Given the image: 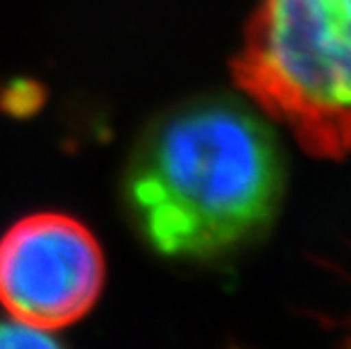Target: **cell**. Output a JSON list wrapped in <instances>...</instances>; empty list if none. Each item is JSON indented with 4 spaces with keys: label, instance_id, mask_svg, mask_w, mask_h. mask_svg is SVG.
<instances>
[{
    "label": "cell",
    "instance_id": "obj_1",
    "mask_svg": "<svg viewBox=\"0 0 351 349\" xmlns=\"http://www.w3.org/2000/svg\"><path fill=\"white\" fill-rule=\"evenodd\" d=\"M283 159L245 105L199 98L161 114L123 173L127 218L147 248L177 261H213L272 225Z\"/></svg>",
    "mask_w": 351,
    "mask_h": 349
},
{
    "label": "cell",
    "instance_id": "obj_2",
    "mask_svg": "<svg viewBox=\"0 0 351 349\" xmlns=\"http://www.w3.org/2000/svg\"><path fill=\"white\" fill-rule=\"evenodd\" d=\"M231 73L302 150L351 152V0H258Z\"/></svg>",
    "mask_w": 351,
    "mask_h": 349
},
{
    "label": "cell",
    "instance_id": "obj_3",
    "mask_svg": "<svg viewBox=\"0 0 351 349\" xmlns=\"http://www.w3.org/2000/svg\"><path fill=\"white\" fill-rule=\"evenodd\" d=\"M102 284L100 243L71 215H27L0 239V304L14 320L66 329L93 309Z\"/></svg>",
    "mask_w": 351,
    "mask_h": 349
},
{
    "label": "cell",
    "instance_id": "obj_4",
    "mask_svg": "<svg viewBox=\"0 0 351 349\" xmlns=\"http://www.w3.org/2000/svg\"><path fill=\"white\" fill-rule=\"evenodd\" d=\"M55 345L50 331H41L36 326L19 322L10 317L0 322V347H50Z\"/></svg>",
    "mask_w": 351,
    "mask_h": 349
},
{
    "label": "cell",
    "instance_id": "obj_5",
    "mask_svg": "<svg viewBox=\"0 0 351 349\" xmlns=\"http://www.w3.org/2000/svg\"><path fill=\"white\" fill-rule=\"evenodd\" d=\"M349 343H351V338H349Z\"/></svg>",
    "mask_w": 351,
    "mask_h": 349
}]
</instances>
